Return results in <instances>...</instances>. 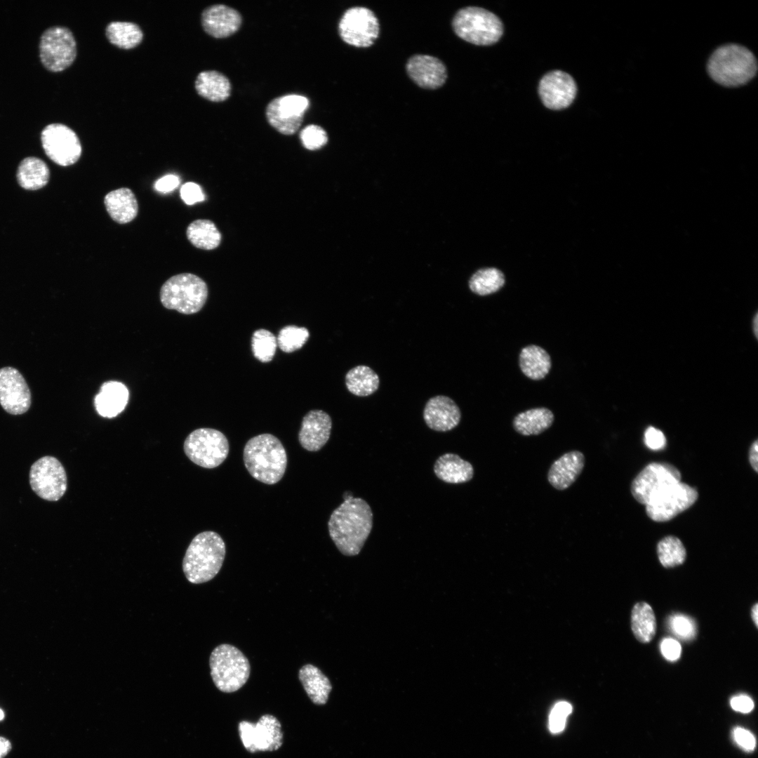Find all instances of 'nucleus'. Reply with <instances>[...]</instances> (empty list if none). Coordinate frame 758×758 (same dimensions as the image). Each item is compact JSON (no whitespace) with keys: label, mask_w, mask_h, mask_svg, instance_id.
Masks as SVG:
<instances>
[{"label":"nucleus","mask_w":758,"mask_h":758,"mask_svg":"<svg viewBox=\"0 0 758 758\" xmlns=\"http://www.w3.org/2000/svg\"><path fill=\"white\" fill-rule=\"evenodd\" d=\"M197 93L212 102L227 100L231 93V84L228 78L218 71L201 72L194 83Z\"/></svg>","instance_id":"obj_29"},{"label":"nucleus","mask_w":758,"mask_h":758,"mask_svg":"<svg viewBox=\"0 0 758 758\" xmlns=\"http://www.w3.org/2000/svg\"><path fill=\"white\" fill-rule=\"evenodd\" d=\"M571 711L572 706L568 703L565 701L557 703L550 714V730L554 733L561 732L564 729L566 717Z\"/></svg>","instance_id":"obj_41"},{"label":"nucleus","mask_w":758,"mask_h":758,"mask_svg":"<svg viewBox=\"0 0 758 758\" xmlns=\"http://www.w3.org/2000/svg\"><path fill=\"white\" fill-rule=\"evenodd\" d=\"M732 736L736 743L743 750L753 751L756 740L753 734L748 730L742 727H736L732 731Z\"/></svg>","instance_id":"obj_43"},{"label":"nucleus","mask_w":758,"mask_h":758,"mask_svg":"<svg viewBox=\"0 0 758 758\" xmlns=\"http://www.w3.org/2000/svg\"><path fill=\"white\" fill-rule=\"evenodd\" d=\"M41 140L46 154L60 166L72 165L81 155L79 137L65 124L52 123L46 125L41 133Z\"/></svg>","instance_id":"obj_13"},{"label":"nucleus","mask_w":758,"mask_h":758,"mask_svg":"<svg viewBox=\"0 0 758 758\" xmlns=\"http://www.w3.org/2000/svg\"><path fill=\"white\" fill-rule=\"evenodd\" d=\"M299 136L302 145L310 150L319 149L328 142V135L325 130L315 124L304 127Z\"/></svg>","instance_id":"obj_40"},{"label":"nucleus","mask_w":758,"mask_h":758,"mask_svg":"<svg viewBox=\"0 0 758 758\" xmlns=\"http://www.w3.org/2000/svg\"><path fill=\"white\" fill-rule=\"evenodd\" d=\"M751 616H752V619L756 627L757 628L758 627V604L757 603H755L754 605L752 607Z\"/></svg>","instance_id":"obj_51"},{"label":"nucleus","mask_w":758,"mask_h":758,"mask_svg":"<svg viewBox=\"0 0 758 758\" xmlns=\"http://www.w3.org/2000/svg\"><path fill=\"white\" fill-rule=\"evenodd\" d=\"M698 497L695 488L680 481L649 502L646 514L655 521H667L692 506Z\"/></svg>","instance_id":"obj_16"},{"label":"nucleus","mask_w":758,"mask_h":758,"mask_svg":"<svg viewBox=\"0 0 758 758\" xmlns=\"http://www.w3.org/2000/svg\"><path fill=\"white\" fill-rule=\"evenodd\" d=\"M427 426L437 432H448L458 425L460 409L456 403L445 395H437L427 401L423 413Z\"/></svg>","instance_id":"obj_20"},{"label":"nucleus","mask_w":758,"mask_h":758,"mask_svg":"<svg viewBox=\"0 0 758 758\" xmlns=\"http://www.w3.org/2000/svg\"><path fill=\"white\" fill-rule=\"evenodd\" d=\"M631 629L635 638L647 644L654 638L657 623L652 607L645 601L635 604L631 611Z\"/></svg>","instance_id":"obj_32"},{"label":"nucleus","mask_w":758,"mask_h":758,"mask_svg":"<svg viewBox=\"0 0 758 758\" xmlns=\"http://www.w3.org/2000/svg\"><path fill=\"white\" fill-rule=\"evenodd\" d=\"M180 194L182 201L187 205H193L205 199L200 186L192 182L184 184L180 188Z\"/></svg>","instance_id":"obj_42"},{"label":"nucleus","mask_w":758,"mask_h":758,"mask_svg":"<svg viewBox=\"0 0 758 758\" xmlns=\"http://www.w3.org/2000/svg\"><path fill=\"white\" fill-rule=\"evenodd\" d=\"M707 69L710 77L717 84L726 87H738L754 77L757 62L749 49L730 44L719 46L712 53Z\"/></svg>","instance_id":"obj_4"},{"label":"nucleus","mask_w":758,"mask_h":758,"mask_svg":"<svg viewBox=\"0 0 758 758\" xmlns=\"http://www.w3.org/2000/svg\"><path fill=\"white\" fill-rule=\"evenodd\" d=\"M749 460L751 466L757 472L758 470V441L755 440L752 444L749 452Z\"/></svg>","instance_id":"obj_49"},{"label":"nucleus","mask_w":758,"mask_h":758,"mask_svg":"<svg viewBox=\"0 0 758 758\" xmlns=\"http://www.w3.org/2000/svg\"><path fill=\"white\" fill-rule=\"evenodd\" d=\"M331 428L332 420L327 413L312 410L302 418L298 433L299 443L307 451H319L329 439Z\"/></svg>","instance_id":"obj_21"},{"label":"nucleus","mask_w":758,"mask_h":758,"mask_svg":"<svg viewBox=\"0 0 758 758\" xmlns=\"http://www.w3.org/2000/svg\"><path fill=\"white\" fill-rule=\"evenodd\" d=\"M162 305L184 314L198 312L208 298L206 282L197 275L182 273L166 280L159 293Z\"/></svg>","instance_id":"obj_5"},{"label":"nucleus","mask_w":758,"mask_h":758,"mask_svg":"<svg viewBox=\"0 0 758 758\" xmlns=\"http://www.w3.org/2000/svg\"><path fill=\"white\" fill-rule=\"evenodd\" d=\"M538 93L547 108L559 110L568 107L573 102L577 86L570 74L561 70H554L542 77Z\"/></svg>","instance_id":"obj_18"},{"label":"nucleus","mask_w":758,"mask_h":758,"mask_svg":"<svg viewBox=\"0 0 758 758\" xmlns=\"http://www.w3.org/2000/svg\"><path fill=\"white\" fill-rule=\"evenodd\" d=\"M11 750V744L8 740L0 736V758H4Z\"/></svg>","instance_id":"obj_50"},{"label":"nucleus","mask_w":758,"mask_h":758,"mask_svg":"<svg viewBox=\"0 0 758 758\" xmlns=\"http://www.w3.org/2000/svg\"><path fill=\"white\" fill-rule=\"evenodd\" d=\"M310 105L305 96L298 94L284 95L273 99L266 107L268 123L284 135L297 132L303 121V116Z\"/></svg>","instance_id":"obj_15"},{"label":"nucleus","mask_w":758,"mask_h":758,"mask_svg":"<svg viewBox=\"0 0 758 758\" xmlns=\"http://www.w3.org/2000/svg\"><path fill=\"white\" fill-rule=\"evenodd\" d=\"M190 242L203 250L216 248L221 241V234L215 225L209 220L199 219L191 222L186 231Z\"/></svg>","instance_id":"obj_34"},{"label":"nucleus","mask_w":758,"mask_h":758,"mask_svg":"<svg viewBox=\"0 0 758 758\" xmlns=\"http://www.w3.org/2000/svg\"><path fill=\"white\" fill-rule=\"evenodd\" d=\"M372 526L370 505L365 500L352 496L333 511L328 521L331 540L345 556H355L361 552Z\"/></svg>","instance_id":"obj_1"},{"label":"nucleus","mask_w":758,"mask_h":758,"mask_svg":"<svg viewBox=\"0 0 758 758\" xmlns=\"http://www.w3.org/2000/svg\"><path fill=\"white\" fill-rule=\"evenodd\" d=\"M434 472L441 481L456 484L470 481L474 476V468L470 462L458 455L446 453L437 459Z\"/></svg>","instance_id":"obj_26"},{"label":"nucleus","mask_w":758,"mask_h":758,"mask_svg":"<svg viewBox=\"0 0 758 758\" xmlns=\"http://www.w3.org/2000/svg\"><path fill=\"white\" fill-rule=\"evenodd\" d=\"M211 676L217 689L224 693L240 689L248 681L251 666L248 658L233 645L216 646L209 658Z\"/></svg>","instance_id":"obj_6"},{"label":"nucleus","mask_w":758,"mask_h":758,"mask_svg":"<svg viewBox=\"0 0 758 758\" xmlns=\"http://www.w3.org/2000/svg\"><path fill=\"white\" fill-rule=\"evenodd\" d=\"M657 554L660 564L666 568L681 565L686 558L684 544L674 536H667L658 542Z\"/></svg>","instance_id":"obj_37"},{"label":"nucleus","mask_w":758,"mask_h":758,"mask_svg":"<svg viewBox=\"0 0 758 758\" xmlns=\"http://www.w3.org/2000/svg\"><path fill=\"white\" fill-rule=\"evenodd\" d=\"M241 22V15L237 11L223 4L210 6L201 14L204 30L215 38L232 35L239 30Z\"/></svg>","instance_id":"obj_22"},{"label":"nucleus","mask_w":758,"mask_h":758,"mask_svg":"<svg viewBox=\"0 0 758 758\" xmlns=\"http://www.w3.org/2000/svg\"><path fill=\"white\" fill-rule=\"evenodd\" d=\"M243 459L249 474L266 484L279 481L287 465L283 444L277 437L268 433L255 436L246 442Z\"/></svg>","instance_id":"obj_2"},{"label":"nucleus","mask_w":758,"mask_h":758,"mask_svg":"<svg viewBox=\"0 0 758 758\" xmlns=\"http://www.w3.org/2000/svg\"><path fill=\"white\" fill-rule=\"evenodd\" d=\"M644 443L651 450L663 449L666 444V438L660 430L649 427L644 432Z\"/></svg>","instance_id":"obj_44"},{"label":"nucleus","mask_w":758,"mask_h":758,"mask_svg":"<svg viewBox=\"0 0 758 758\" xmlns=\"http://www.w3.org/2000/svg\"><path fill=\"white\" fill-rule=\"evenodd\" d=\"M298 678L311 701L318 705H325L332 690L328 678L312 664L303 665L298 672Z\"/></svg>","instance_id":"obj_27"},{"label":"nucleus","mask_w":758,"mask_h":758,"mask_svg":"<svg viewBox=\"0 0 758 758\" xmlns=\"http://www.w3.org/2000/svg\"><path fill=\"white\" fill-rule=\"evenodd\" d=\"M225 544L221 536L211 531L197 534L190 543L182 560L187 580L200 584L212 580L220 570Z\"/></svg>","instance_id":"obj_3"},{"label":"nucleus","mask_w":758,"mask_h":758,"mask_svg":"<svg viewBox=\"0 0 758 758\" xmlns=\"http://www.w3.org/2000/svg\"><path fill=\"white\" fill-rule=\"evenodd\" d=\"M32 403L30 390L20 371L11 366L0 368V404L11 415L26 413Z\"/></svg>","instance_id":"obj_17"},{"label":"nucleus","mask_w":758,"mask_h":758,"mask_svg":"<svg viewBox=\"0 0 758 758\" xmlns=\"http://www.w3.org/2000/svg\"><path fill=\"white\" fill-rule=\"evenodd\" d=\"M238 731L244 748L251 753L276 751L284 743L281 722L270 714L262 715L256 723L241 721Z\"/></svg>","instance_id":"obj_12"},{"label":"nucleus","mask_w":758,"mask_h":758,"mask_svg":"<svg viewBox=\"0 0 758 758\" xmlns=\"http://www.w3.org/2000/svg\"><path fill=\"white\" fill-rule=\"evenodd\" d=\"M503 273L493 267L479 270L469 280L470 289L479 295H488L498 291L505 284Z\"/></svg>","instance_id":"obj_36"},{"label":"nucleus","mask_w":758,"mask_h":758,"mask_svg":"<svg viewBox=\"0 0 758 758\" xmlns=\"http://www.w3.org/2000/svg\"><path fill=\"white\" fill-rule=\"evenodd\" d=\"M17 180L27 190H37L45 187L49 181L50 170L47 164L36 157L23 159L17 170Z\"/></svg>","instance_id":"obj_31"},{"label":"nucleus","mask_w":758,"mask_h":758,"mask_svg":"<svg viewBox=\"0 0 758 758\" xmlns=\"http://www.w3.org/2000/svg\"><path fill=\"white\" fill-rule=\"evenodd\" d=\"M338 33L346 44L357 48L372 46L380 33V24L374 13L365 7L347 9L338 23Z\"/></svg>","instance_id":"obj_11"},{"label":"nucleus","mask_w":758,"mask_h":758,"mask_svg":"<svg viewBox=\"0 0 758 758\" xmlns=\"http://www.w3.org/2000/svg\"><path fill=\"white\" fill-rule=\"evenodd\" d=\"M671 625L674 632L682 637H690L694 631L691 620L683 616H674Z\"/></svg>","instance_id":"obj_45"},{"label":"nucleus","mask_w":758,"mask_h":758,"mask_svg":"<svg viewBox=\"0 0 758 758\" xmlns=\"http://www.w3.org/2000/svg\"><path fill=\"white\" fill-rule=\"evenodd\" d=\"M184 451L196 465L214 468L222 464L229 453V442L220 431L213 428H199L185 439Z\"/></svg>","instance_id":"obj_8"},{"label":"nucleus","mask_w":758,"mask_h":758,"mask_svg":"<svg viewBox=\"0 0 758 758\" xmlns=\"http://www.w3.org/2000/svg\"><path fill=\"white\" fill-rule=\"evenodd\" d=\"M378 375L371 367L358 365L345 375V385L348 391L357 397H368L379 387Z\"/></svg>","instance_id":"obj_33"},{"label":"nucleus","mask_w":758,"mask_h":758,"mask_svg":"<svg viewBox=\"0 0 758 758\" xmlns=\"http://www.w3.org/2000/svg\"><path fill=\"white\" fill-rule=\"evenodd\" d=\"M104 204L111 218L119 224L132 221L138 213L137 199L127 187L109 192L105 197Z\"/></svg>","instance_id":"obj_25"},{"label":"nucleus","mask_w":758,"mask_h":758,"mask_svg":"<svg viewBox=\"0 0 758 758\" xmlns=\"http://www.w3.org/2000/svg\"><path fill=\"white\" fill-rule=\"evenodd\" d=\"M584 465L585 456L582 452H567L551 465L547 473V480L554 488L565 490L576 481Z\"/></svg>","instance_id":"obj_23"},{"label":"nucleus","mask_w":758,"mask_h":758,"mask_svg":"<svg viewBox=\"0 0 758 758\" xmlns=\"http://www.w3.org/2000/svg\"><path fill=\"white\" fill-rule=\"evenodd\" d=\"M732 709L736 711L747 713L754 708V702L751 698L745 695H739L733 697L730 701Z\"/></svg>","instance_id":"obj_47"},{"label":"nucleus","mask_w":758,"mask_h":758,"mask_svg":"<svg viewBox=\"0 0 758 758\" xmlns=\"http://www.w3.org/2000/svg\"><path fill=\"white\" fill-rule=\"evenodd\" d=\"M554 419L551 410L538 407L518 413L512 425L514 430L523 436L538 435L552 426Z\"/></svg>","instance_id":"obj_30"},{"label":"nucleus","mask_w":758,"mask_h":758,"mask_svg":"<svg viewBox=\"0 0 758 758\" xmlns=\"http://www.w3.org/2000/svg\"><path fill=\"white\" fill-rule=\"evenodd\" d=\"M455 34L477 46H489L499 41L503 25L494 13L482 8L467 6L460 9L452 20Z\"/></svg>","instance_id":"obj_7"},{"label":"nucleus","mask_w":758,"mask_h":758,"mask_svg":"<svg viewBox=\"0 0 758 758\" xmlns=\"http://www.w3.org/2000/svg\"><path fill=\"white\" fill-rule=\"evenodd\" d=\"M40 58L53 72L69 67L77 56V42L72 31L64 26H53L42 33L39 41Z\"/></svg>","instance_id":"obj_9"},{"label":"nucleus","mask_w":758,"mask_h":758,"mask_svg":"<svg viewBox=\"0 0 758 758\" xmlns=\"http://www.w3.org/2000/svg\"><path fill=\"white\" fill-rule=\"evenodd\" d=\"M128 397L129 392L124 384L112 380L105 382L95 397V410L102 417H116L125 408Z\"/></svg>","instance_id":"obj_24"},{"label":"nucleus","mask_w":758,"mask_h":758,"mask_svg":"<svg viewBox=\"0 0 758 758\" xmlns=\"http://www.w3.org/2000/svg\"><path fill=\"white\" fill-rule=\"evenodd\" d=\"M277 347V338L266 329L256 330L252 336V351L254 357L262 362L270 361Z\"/></svg>","instance_id":"obj_38"},{"label":"nucleus","mask_w":758,"mask_h":758,"mask_svg":"<svg viewBox=\"0 0 758 758\" xmlns=\"http://www.w3.org/2000/svg\"><path fill=\"white\" fill-rule=\"evenodd\" d=\"M406 70L414 83L425 89L440 88L447 79L445 65L441 60L432 55H412L406 62Z\"/></svg>","instance_id":"obj_19"},{"label":"nucleus","mask_w":758,"mask_h":758,"mask_svg":"<svg viewBox=\"0 0 758 758\" xmlns=\"http://www.w3.org/2000/svg\"><path fill=\"white\" fill-rule=\"evenodd\" d=\"M105 32L112 44L124 49L137 46L143 37L141 28L132 22L112 21L107 25Z\"/></svg>","instance_id":"obj_35"},{"label":"nucleus","mask_w":758,"mask_h":758,"mask_svg":"<svg viewBox=\"0 0 758 758\" xmlns=\"http://www.w3.org/2000/svg\"><path fill=\"white\" fill-rule=\"evenodd\" d=\"M310 333L307 328L289 325L282 328L277 336V345L284 352L291 353L300 348L306 343Z\"/></svg>","instance_id":"obj_39"},{"label":"nucleus","mask_w":758,"mask_h":758,"mask_svg":"<svg viewBox=\"0 0 758 758\" xmlns=\"http://www.w3.org/2000/svg\"><path fill=\"white\" fill-rule=\"evenodd\" d=\"M681 481V473L666 463H651L634 479L631 493L639 503L646 505L660 494Z\"/></svg>","instance_id":"obj_10"},{"label":"nucleus","mask_w":758,"mask_h":758,"mask_svg":"<svg viewBox=\"0 0 758 758\" xmlns=\"http://www.w3.org/2000/svg\"><path fill=\"white\" fill-rule=\"evenodd\" d=\"M180 183V179L175 175H166L159 179L155 185V189L162 193H167L175 189Z\"/></svg>","instance_id":"obj_48"},{"label":"nucleus","mask_w":758,"mask_h":758,"mask_svg":"<svg viewBox=\"0 0 758 758\" xmlns=\"http://www.w3.org/2000/svg\"><path fill=\"white\" fill-rule=\"evenodd\" d=\"M660 649L663 656L669 660L674 661L680 657L681 647L677 640L672 638L664 639Z\"/></svg>","instance_id":"obj_46"},{"label":"nucleus","mask_w":758,"mask_h":758,"mask_svg":"<svg viewBox=\"0 0 758 758\" xmlns=\"http://www.w3.org/2000/svg\"><path fill=\"white\" fill-rule=\"evenodd\" d=\"M521 372L528 378L540 380L545 378L552 367L551 357L543 347L529 345L523 347L519 356Z\"/></svg>","instance_id":"obj_28"},{"label":"nucleus","mask_w":758,"mask_h":758,"mask_svg":"<svg viewBox=\"0 0 758 758\" xmlns=\"http://www.w3.org/2000/svg\"><path fill=\"white\" fill-rule=\"evenodd\" d=\"M4 718V713L1 709H0V721Z\"/></svg>","instance_id":"obj_52"},{"label":"nucleus","mask_w":758,"mask_h":758,"mask_svg":"<svg viewBox=\"0 0 758 758\" xmlns=\"http://www.w3.org/2000/svg\"><path fill=\"white\" fill-rule=\"evenodd\" d=\"M29 483L33 491L41 498L57 501L67 490V474L64 467L56 458L46 456L31 466Z\"/></svg>","instance_id":"obj_14"}]
</instances>
